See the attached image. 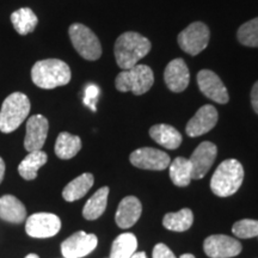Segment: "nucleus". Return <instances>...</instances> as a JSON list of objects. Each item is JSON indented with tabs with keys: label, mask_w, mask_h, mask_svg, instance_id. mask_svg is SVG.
Segmentation results:
<instances>
[{
	"label": "nucleus",
	"mask_w": 258,
	"mask_h": 258,
	"mask_svg": "<svg viewBox=\"0 0 258 258\" xmlns=\"http://www.w3.org/2000/svg\"><path fill=\"white\" fill-rule=\"evenodd\" d=\"M71 69L64 61L59 59H46L37 61L32 66L31 79L36 86L51 90L67 85L71 82Z\"/></svg>",
	"instance_id": "2"
},
{
	"label": "nucleus",
	"mask_w": 258,
	"mask_h": 258,
	"mask_svg": "<svg viewBox=\"0 0 258 258\" xmlns=\"http://www.w3.org/2000/svg\"><path fill=\"white\" fill-rule=\"evenodd\" d=\"M198 85L200 91L207 98L212 99L213 102L219 103V104H226L230 101L227 89L221 82V79L219 78V76H217L213 71H200L198 74Z\"/></svg>",
	"instance_id": "12"
},
{
	"label": "nucleus",
	"mask_w": 258,
	"mask_h": 258,
	"mask_svg": "<svg viewBox=\"0 0 258 258\" xmlns=\"http://www.w3.org/2000/svg\"><path fill=\"white\" fill-rule=\"evenodd\" d=\"M244 180V167L237 159L222 161L213 173L211 189L219 198H228L238 191Z\"/></svg>",
	"instance_id": "3"
},
{
	"label": "nucleus",
	"mask_w": 258,
	"mask_h": 258,
	"mask_svg": "<svg viewBox=\"0 0 258 258\" xmlns=\"http://www.w3.org/2000/svg\"><path fill=\"white\" fill-rule=\"evenodd\" d=\"M93 183H95V177L92 173H83L64 186L62 198L67 202H74L77 200H80L92 188Z\"/></svg>",
	"instance_id": "20"
},
{
	"label": "nucleus",
	"mask_w": 258,
	"mask_h": 258,
	"mask_svg": "<svg viewBox=\"0 0 258 258\" xmlns=\"http://www.w3.org/2000/svg\"><path fill=\"white\" fill-rule=\"evenodd\" d=\"M150 137L167 150H176L182 144V134L170 124H156L150 129Z\"/></svg>",
	"instance_id": "19"
},
{
	"label": "nucleus",
	"mask_w": 258,
	"mask_h": 258,
	"mask_svg": "<svg viewBox=\"0 0 258 258\" xmlns=\"http://www.w3.org/2000/svg\"><path fill=\"white\" fill-rule=\"evenodd\" d=\"M108 186H103V188L98 189L88 200L83 209V217L86 220H96L99 217H102L103 213L105 212L106 205H108V196H109Z\"/></svg>",
	"instance_id": "22"
},
{
	"label": "nucleus",
	"mask_w": 258,
	"mask_h": 258,
	"mask_svg": "<svg viewBox=\"0 0 258 258\" xmlns=\"http://www.w3.org/2000/svg\"><path fill=\"white\" fill-rule=\"evenodd\" d=\"M232 232L235 237L241 238V239L258 237V220L243 219V220L237 221L232 227Z\"/></svg>",
	"instance_id": "29"
},
{
	"label": "nucleus",
	"mask_w": 258,
	"mask_h": 258,
	"mask_svg": "<svg viewBox=\"0 0 258 258\" xmlns=\"http://www.w3.org/2000/svg\"><path fill=\"white\" fill-rule=\"evenodd\" d=\"M164 80L167 89L172 92H183L188 88L190 82L189 69L183 59L172 60L166 66Z\"/></svg>",
	"instance_id": "16"
},
{
	"label": "nucleus",
	"mask_w": 258,
	"mask_h": 258,
	"mask_svg": "<svg viewBox=\"0 0 258 258\" xmlns=\"http://www.w3.org/2000/svg\"><path fill=\"white\" fill-rule=\"evenodd\" d=\"M30 109L27 95L22 92L11 93L0 109V132L5 134L15 132L28 117Z\"/></svg>",
	"instance_id": "4"
},
{
	"label": "nucleus",
	"mask_w": 258,
	"mask_h": 258,
	"mask_svg": "<svg viewBox=\"0 0 258 258\" xmlns=\"http://www.w3.org/2000/svg\"><path fill=\"white\" fill-rule=\"evenodd\" d=\"M96 234L79 231L71 235L61 244V253L64 258H82L88 256L97 247Z\"/></svg>",
	"instance_id": "9"
},
{
	"label": "nucleus",
	"mask_w": 258,
	"mask_h": 258,
	"mask_svg": "<svg viewBox=\"0 0 258 258\" xmlns=\"http://www.w3.org/2000/svg\"><path fill=\"white\" fill-rule=\"evenodd\" d=\"M63 258H64V257H63Z\"/></svg>",
	"instance_id": "37"
},
{
	"label": "nucleus",
	"mask_w": 258,
	"mask_h": 258,
	"mask_svg": "<svg viewBox=\"0 0 258 258\" xmlns=\"http://www.w3.org/2000/svg\"><path fill=\"white\" fill-rule=\"evenodd\" d=\"M129 160L135 167L144 170L161 171L169 167L171 159L169 154L152 147H143L132 152Z\"/></svg>",
	"instance_id": "10"
},
{
	"label": "nucleus",
	"mask_w": 258,
	"mask_h": 258,
	"mask_svg": "<svg viewBox=\"0 0 258 258\" xmlns=\"http://www.w3.org/2000/svg\"><path fill=\"white\" fill-rule=\"evenodd\" d=\"M60 218L51 213H35L25 221V232L32 238H50L59 233Z\"/></svg>",
	"instance_id": "8"
},
{
	"label": "nucleus",
	"mask_w": 258,
	"mask_h": 258,
	"mask_svg": "<svg viewBox=\"0 0 258 258\" xmlns=\"http://www.w3.org/2000/svg\"><path fill=\"white\" fill-rule=\"evenodd\" d=\"M179 258H195V256L191 253H184V254H182Z\"/></svg>",
	"instance_id": "35"
},
{
	"label": "nucleus",
	"mask_w": 258,
	"mask_h": 258,
	"mask_svg": "<svg viewBox=\"0 0 258 258\" xmlns=\"http://www.w3.org/2000/svg\"><path fill=\"white\" fill-rule=\"evenodd\" d=\"M241 244L234 238L225 234H214L206 238L203 250L211 258H232L241 252Z\"/></svg>",
	"instance_id": "11"
},
{
	"label": "nucleus",
	"mask_w": 258,
	"mask_h": 258,
	"mask_svg": "<svg viewBox=\"0 0 258 258\" xmlns=\"http://www.w3.org/2000/svg\"><path fill=\"white\" fill-rule=\"evenodd\" d=\"M217 153L218 148L211 141H203L196 147L189 159L192 169V179H201L207 175L214 164Z\"/></svg>",
	"instance_id": "13"
},
{
	"label": "nucleus",
	"mask_w": 258,
	"mask_h": 258,
	"mask_svg": "<svg viewBox=\"0 0 258 258\" xmlns=\"http://www.w3.org/2000/svg\"><path fill=\"white\" fill-rule=\"evenodd\" d=\"M151 48L150 40L139 32H124L115 42L114 53L117 66L123 71L137 66L139 61L150 53Z\"/></svg>",
	"instance_id": "1"
},
{
	"label": "nucleus",
	"mask_w": 258,
	"mask_h": 258,
	"mask_svg": "<svg viewBox=\"0 0 258 258\" xmlns=\"http://www.w3.org/2000/svg\"><path fill=\"white\" fill-rule=\"evenodd\" d=\"M194 214L189 208H183L177 213H167L163 219V225L166 230L184 232L191 227Z\"/></svg>",
	"instance_id": "27"
},
{
	"label": "nucleus",
	"mask_w": 258,
	"mask_h": 258,
	"mask_svg": "<svg viewBox=\"0 0 258 258\" xmlns=\"http://www.w3.org/2000/svg\"><path fill=\"white\" fill-rule=\"evenodd\" d=\"M5 176V161L0 157V184H2L3 179H4Z\"/></svg>",
	"instance_id": "33"
},
{
	"label": "nucleus",
	"mask_w": 258,
	"mask_h": 258,
	"mask_svg": "<svg viewBox=\"0 0 258 258\" xmlns=\"http://www.w3.org/2000/svg\"><path fill=\"white\" fill-rule=\"evenodd\" d=\"M237 37L238 41L244 46L258 48V17L240 25Z\"/></svg>",
	"instance_id": "28"
},
{
	"label": "nucleus",
	"mask_w": 258,
	"mask_h": 258,
	"mask_svg": "<svg viewBox=\"0 0 258 258\" xmlns=\"http://www.w3.org/2000/svg\"><path fill=\"white\" fill-rule=\"evenodd\" d=\"M82 150V139L67 132L59 134L55 143V154L60 159L67 160L76 157Z\"/></svg>",
	"instance_id": "23"
},
{
	"label": "nucleus",
	"mask_w": 258,
	"mask_h": 258,
	"mask_svg": "<svg viewBox=\"0 0 258 258\" xmlns=\"http://www.w3.org/2000/svg\"><path fill=\"white\" fill-rule=\"evenodd\" d=\"M211 38V31L202 22H194L178 35L180 49L189 55L195 56L207 48Z\"/></svg>",
	"instance_id": "7"
},
{
	"label": "nucleus",
	"mask_w": 258,
	"mask_h": 258,
	"mask_svg": "<svg viewBox=\"0 0 258 258\" xmlns=\"http://www.w3.org/2000/svg\"><path fill=\"white\" fill-rule=\"evenodd\" d=\"M11 22L14 24L15 30L22 36H25L35 30L38 24V18L31 9L22 8L12 12Z\"/></svg>",
	"instance_id": "24"
},
{
	"label": "nucleus",
	"mask_w": 258,
	"mask_h": 258,
	"mask_svg": "<svg viewBox=\"0 0 258 258\" xmlns=\"http://www.w3.org/2000/svg\"><path fill=\"white\" fill-rule=\"evenodd\" d=\"M99 96V88L95 84H89L85 88V93H84V104L89 106L92 111H96V103L97 98Z\"/></svg>",
	"instance_id": "30"
},
{
	"label": "nucleus",
	"mask_w": 258,
	"mask_h": 258,
	"mask_svg": "<svg viewBox=\"0 0 258 258\" xmlns=\"http://www.w3.org/2000/svg\"><path fill=\"white\" fill-rule=\"evenodd\" d=\"M154 74L147 64H137L117 74L115 86L121 92H133L135 96L146 93L153 86Z\"/></svg>",
	"instance_id": "5"
},
{
	"label": "nucleus",
	"mask_w": 258,
	"mask_h": 258,
	"mask_svg": "<svg viewBox=\"0 0 258 258\" xmlns=\"http://www.w3.org/2000/svg\"><path fill=\"white\" fill-rule=\"evenodd\" d=\"M25 258H40V257H38L37 254H35V253H29Z\"/></svg>",
	"instance_id": "36"
},
{
	"label": "nucleus",
	"mask_w": 258,
	"mask_h": 258,
	"mask_svg": "<svg viewBox=\"0 0 258 258\" xmlns=\"http://www.w3.org/2000/svg\"><path fill=\"white\" fill-rule=\"evenodd\" d=\"M218 110L213 105H203L200 108L194 117L188 122L185 133L190 138L201 137L212 131L218 123Z\"/></svg>",
	"instance_id": "15"
},
{
	"label": "nucleus",
	"mask_w": 258,
	"mask_h": 258,
	"mask_svg": "<svg viewBox=\"0 0 258 258\" xmlns=\"http://www.w3.org/2000/svg\"><path fill=\"white\" fill-rule=\"evenodd\" d=\"M152 258H177L165 244L159 243L154 246Z\"/></svg>",
	"instance_id": "31"
},
{
	"label": "nucleus",
	"mask_w": 258,
	"mask_h": 258,
	"mask_svg": "<svg viewBox=\"0 0 258 258\" xmlns=\"http://www.w3.org/2000/svg\"><path fill=\"white\" fill-rule=\"evenodd\" d=\"M48 156L43 151H34L29 152L27 157L19 163L18 172L25 180H32L37 177L38 170L47 163Z\"/></svg>",
	"instance_id": "21"
},
{
	"label": "nucleus",
	"mask_w": 258,
	"mask_h": 258,
	"mask_svg": "<svg viewBox=\"0 0 258 258\" xmlns=\"http://www.w3.org/2000/svg\"><path fill=\"white\" fill-rule=\"evenodd\" d=\"M48 129H49V123L43 115H32L31 117H29L24 139V147L28 152L42 150L46 143Z\"/></svg>",
	"instance_id": "14"
},
{
	"label": "nucleus",
	"mask_w": 258,
	"mask_h": 258,
	"mask_svg": "<svg viewBox=\"0 0 258 258\" xmlns=\"http://www.w3.org/2000/svg\"><path fill=\"white\" fill-rule=\"evenodd\" d=\"M170 178L177 186H188L192 179V169L190 160L183 157H177L170 163Z\"/></svg>",
	"instance_id": "25"
},
{
	"label": "nucleus",
	"mask_w": 258,
	"mask_h": 258,
	"mask_svg": "<svg viewBox=\"0 0 258 258\" xmlns=\"http://www.w3.org/2000/svg\"><path fill=\"white\" fill-rule=\"evenodd\" d=\"M0 219L10 224H21L27 220V208L14 195L0 198Z\"/></svg>",
	"instance_id": "18"
},
{
	"label": "nucleus",
	"mask_w": 258,
	"mask_h": 258,
	"mask_svg": "<svg viewBox=\"0 0 258 258\" xmlns=\"http://www.w3.org/2000/svg\"><path fill=\"white\" fill-rule=\"evenodd\" d=\"M70 38L74 49L85 60L95 61L102 55V46L91 29L80 23H74L69 29Z\"/></svg>",
	"instance_id": "6"
},
{
	"label": "nucleus",
	"mask_w": 258,
	"mask_h": 258,
	"mask_svg": "<svg viewBox=\"0 0 258 258\" xmlns=\"http://www.w3.org/2000/svg\"><path fill=\"white\" fill-rule=\"evenodd\" d=\"M131 258H147V256L146 253L143 252V251H140V252H135Z\"/></svg>",
	"instance_id": "34"
},
{
	"label": "nucleus",
	"mask_w": 258,
	"mask_h": 258,
	"mask_svg": "<svg viewBox=\"0 0 258 258\" xmlns=\"http://www.w3.org/2000/svg\"><path fill=\"white\" fill-rule=\"evenodd\" d=\"M138 239L133 233H122L111 245L109 258H131L137 252Z\"/></svg>",
	"instance_id": "26"
},
{
	"label": "nucleus",
	"mask_w": 258,
	"mask_h": 258,
	"mask_svg": "<svg viewBox=\"0 0 258 258\" xmlns=\"http://www.w3.org/2000/svg\"><path fill=\"white\" fill-rule=\"evenodd\" d=\"M251 104L256 114L258 115V82L254 83L252 90H251Z\"/></svg>",
	"instance_id": "32"
},
{
	"label": "nucleus",
	"mask_w": 258,
	"mask_h": 258,
	"mask_svg": "<svg viewBox=\"0 0 258 258\" xmlns=\"http://www.w3.org/2000/svg\"><path fill=\"white\" fill-rule=\"evenodd\" d=\"M143 206L135 196H127L118 205L116 211V225L121 228H129L137 224L141 217Z\"/></svg>",
	"instance_id": "17"
}]
</instances>
